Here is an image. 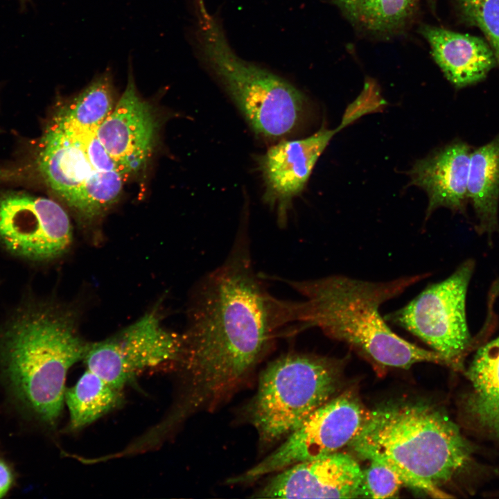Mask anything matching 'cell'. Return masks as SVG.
<instances>
[{
	"label": "cell",
	"instance_id": "6da1fadb",
	"mask_svg": "<svg viewBox=\"0 0 499 499\" xmlns=\"http://www.w3.org/2000/svg\"><path fill=\"white\" fill-rule=\"evenodd\" d=\"M292 322V301L267 292L243 229L226 260L202 279L194 295L180 361L188 380L186 405L211 410L226 401Z\"/></svg>",
	"mask_w": 499,
	"mask_h": 499
},
{
	"label": "cell",
	"instance_id": "7a4b0ae2",
	"mask_svg": "<svg viewBox=\"0 0 499 499\" xmlns=\"http://www.w3.org/2000/svg\"><path fill=\"white\" fill-rule=\"evenodd\" d=\"M430 274L369 281L333 274L303 281L283 280L305 300L294 301L299 327H316L378 365L408 369L419 362L444 363L441 357L396 334L381 316L386 301L428 278Z\"/></svg>",
	"mask_w": 499,
	"mask_h": 499
},
{
	"label": "cell",
	"instance_id": "3957f363",
	"mask_svg": "<svg viewBox=\"0 0 499 499\" xmlns=\"http://www.w3.org/2000/svg\"><path fill=\"white\" fill-rule=\"evenodd\" d=\"M72 313L59 305L24 303L0 327V371L17 402L39 421L54 426L62 411L70 368L89 344Z\"/></svg>",
	"mask_w": 499,
	"mask_h": 499
},
{
	"label": "cell",
	"instance_id": "277c9868",
	"mask_svg": "<svg viewBox=\"0 0 499 499\" xmlns=\"http://www.w3.org/2000/svg\"><path fill=\"white\" fill-rule=\"evenodd\" d=\"M360 457L392 468L403 484L432 498L466 466L471 448L458 427L429 405H392L368 412L349 444Z\"/></svg>",
	"mask_w": 499,
	"mask_h": 499
},
{
	"label": "cell",
	"instance_id": "5b68a950",
	"mask_svg": "<svg viewBox=\"0 0 499 499\" xmlns=\"http://www.w3.org/2000/svg\"><path fill=\"white\" fill-rule=\"evenodd\" d=\"M197 55L242 113L255 134L276 139L299 125L304 94L267 69L240 57L231 48L219 18L205 0H193Z\"/></svg>",
	"mask_w": 499,
	"mask_h": 499
},
{
	"label": "cell",
	"instance_id": "8992f818",
	"mask_svg": "<svg viewBox=\"0 0 499 499\" xmlns=\"http://www.w3.org/2000/svg\"><path fill=\"white\" fill-rule=\"evenodd\" d=\"M339 371L335 361L315 355L288 353L271 362L260 375L248 409L261 444L284 439L332 399Z\"/></svg>",
	"mask_w": 499,
	"mask_h": 499
},
{
	"label": "cell",
	"instance_id": "52a82bcc",
	"mask_svg": "<svg viewBox=\"0 0 499 499\" xmlns=\"http://www.w3.org/2000/svg\"><path fill=\"white\" fill-rule=\"evenodd\" d=\"M473 268V261H464L450 277L430 285L384 319L419 338L445 364L458 367L471 342L466 297Z\"/></svg>",
	"mask_w": 499,
	"mask_h": 499
},
{
	"label": "cell",
	"instance_id": "ba28073f",
	"mask_svg": "<svg viewBox=\"0 0 499 499\" xmlns=\"http://www.w3.org/2000/svg\"><path fill=\"white\" fill-rule=\"evenodd\" d=\"M367 414L351 391L333 397L315 410L275 450L227 482H253L295 464L338 452L355 438Z\"/></svg>",
	"mask_w": 499,
	"mask_h": 499
},
{
	"label": "cell",
	"instance_id": "9c48e42d",
	"mask_svg": "<svg viewBox=\"0 0 499 499\" xmlns=\"http://www.w3.org/2000/svg\"><path fill=\"white\" fill-rule=\"evenodd\" d=\"M182 351V336L166 329L151 312L112 337L89 344L83 360L87 369L122 390L146 369L180 362Z\"/></svg>",
	"mask_w": 499,
	"mask_h": 499
},
{
	"label": "cell",
	"instance_id": "30bf717a",
	"mask_svg": "<svg viewBox=\"0 0 499 499\" xmlns=\"http://www.w3.org/2000/svg\"><path fill=\"white\" fill-rule=\"evenodd\" d=\"M72 227L54 200L23 191L0 194V247L21 259L44 263L70 247Z\"/></svg>",
	"mask_w": 499,
	"mask_h": 499
},
{
	"label": "cell",
	"instance_id": "8fae6325",
	"mask_svg": "<svg viewBox=\"0 0 499 499\" xmlns=\"http://www.w3.org/2000/svg\"><path fill=\"white\" fill-rule=\"evenodd\" d=\"M363 114L358 106L351 103L336 129L321 128L304 139L282 140L259 157L257 162L265 186L263 200L276 211L280 227L287 224L294 198L304 189L317 159L331 138Z\"/></svg>",
	"mask_w": 499,
	"mask_h": 499
},
{
	"label": "cell",
	"instance_id": "7c38bea8",
	"mask_svg": "<svg viewBox=\"0 0 499 499\" xmlns=\"http://www.w3.org/2000/svg\"><path fill=\"white\" fill-rule=\"evenodd\" d=\"M363 472L350 455L335 452L287 467L252 496L259 498L362 497Z\"/></svg>",
	"mask_w": 499,
	"mask_h": 499
},
{
	"label": "cell",
	"instance_id": "4fadbf2b",
	"mask_svg": "<svg viewBox=\"0 0 499 499\" xmlns=\"http://www.w3.org/2000/svg\"><path fill=\"white\" fill-rule=\"evenodd\" d=\"M157 121L150 105L139 94L132 73L112 111L96 134L107 152L128 175L148 161L155 141Z\"/></svg>",
	"mask_w": 499,
	"mask_h": 499
},
{
	"label": "cell",
	"instance_id": "5bb4252c",
	"mask_svg": "<svg viewBox=\"0 0 499 499\" xmlns=\"http://www.w3.org/2000/svg\"><path fill=\"white\" fill-rule=\"evenodd\" d=\"M85 132L56 112L40 137L35 154L36 172L68 205L85 180L96 170L84 149Z\"/></svg>",
	"mask_w": 499,
	"mask_h": 499
},
{
	"label": "cell",
	"instance_id": "9a60e30c",
	"mask_svg": "<svg viewBox=\"0 0 499 499\" xmlns=\"http://www.w3.org/2000/svg\"><path fill=\"white\" fill-rule=\"evenodd\" d=\"M471 152L468 144L457 141L413 166L410 172L411 183L426 191L428 216L439 207L465 210Z\"/></svg>",
	"mask_w": 499,
	"mask_h": 499
},
{
	"label": "cell",
	"instance_id": "2e32d148",
	"mask_svg": "<svg viewBox=\"0 0 499 499\" xmlns=\"http://www.w3.org/2000/svg\"><path fill=\"white\" fill-rule=\"evenodd\" d=\"M420 33L446 79L456 88L483 80L497 64L490 45L478 36L423 25Z\"/></svg>",
	"mask_w": 499,
	"mask_h": 499
},
{
	"label": "cell",
	"instance_id": "e0dca14e",
	"mask_svg": "<svg viewBox=\"0 0 499 499\" xmlns=\"http://www.w3.org/2000/svg\"><path fill=\"white\" fill-rule=\"evenodd\" d=\"M468 200L474 209L482 233L498 228L499 134L471 154L467 184Z\"/></svg>",
	"mask_w": 499,
	"mask_h": 499
},
{
	"label": "cell",
	"instance_id": "ac0fdd59",
	"mask_svg": "<svg viewBox=\"0 0 499 499\" xmlns=\"http://www.w3.org/2000/svg\"><path fill=\"white\" fill-rule=\"evenodd\" d=\"M467 376L473 387L467 403L470 414L499 437V335L478 350Z\"/></svg>",
	"mask_w": 499,
	"mask_h": 499
},
{
	"label": "cell",
	"instance_id": "d6986e66",
	"mask_svg": "<svg viewBox=\"0 0 499 499\" xmlns=\"http://www.w3.org/2000/svg\"><path fill=\"white\" fill-rule=\"evenodd\" d=\"M332 1L353 26L381 38L404 33L418 10V0Z\"/></svg>",
	"mask_w": 499,
	"mask_h": 499
},
{
	"label": "cell",
	"instance_id": "ffe728a7",
	"mask_svg": "<svg viewBox=\"0 0 499 499\" xmlns=\"http://www.w3.org/2000/svg\"><path fill=\"white\" fill-rule=\"evenodd\" d=\"M121 392L87 369L64 393L69 412V428H84L114 409L121 399Z\"/></svg>",
	"mask_w": 499,
	"mask_h": 499
},
{
	"label": "cell",
	"instance_id": "44dd1931",
	"mask_svg": "<svg viewBox=\"0 0 499 499\" xmlns=\"http://www.w3.org/2000/svg\"><path fill=\"white\" fill-rule=\"evenodd\" d=\"M114 89L110 72L94 78L58 112L73 126L97 131L114 107Z\"/></svg>",
	"mask_w": 499,
	"mask_h": 499
},
{
	"label": "cell",
	"instance_id": "7402d4cb",
	"mask_svg": "<svg viewBox=\"0 0 499 499\" xmlns=\"http://www.w3.org/2000/svg\"><path fill=\"white\" fill-rule=\"evenodd\" d=\"M125 175L120 171H94L80 186L69 204L84 218L99 216L116 202Z\"/></svg>",
	"mask_w": 499,
	"mask_h": 499
},
{
	"label": "cell",
	"instance_id": "603a6c76",
	"mask_svg": "<svg viewBox=\"0 0 499 499\" xmlns=\"http://www.w3.org/2000/svg\"><path fill=\"white\" fill-rule=\"evenodd\" d=\"M462 8L483 32L499 65V0H468Z\"/></svg>",
	"mask_w": 499,
	"mask_h": 499
},
{
	"label": "cell",
	"instance_id": "cb8c5ba5",
	"mask_svg": "<svg viewBox=\"0 0 499 499\" xmlns=\"http://www.w3.org/2000/svg\"><path fill=\"white\" fill-rule=\"evenodd\" d=\"M363 472L362 497L372 498H393L403 482L398 474L389 466L377 460Z\"/></svg>",
	"mask_w": 499,
	"mask_h": 499
},
{
	"label": "cell",
	"instance_id": "d4e9b609",
	"mask_svg": "<svg viewBox=\"0 0 499 499\" xmlns=\"http://www.w3.org/2000/svg\"><path fill=\"white\" fill-rule=\"evenodd\" d=\"M82 141L87 158L95 170L100 171L118 170L126 176L100 141L96 131L85 132Z\"/></svg>",
	"mask_w": 499,
	"mask_h": 499
},
{
	"label": "cell",
	"instance_id": "484cf974",
	"mask_svg": "<svg viewBox=\"0 0 499 499\" xmlns=\"http://www.w3.org/2000/svg\"><path fill=\"white\" fill-rule=\"evenodd\" d=\"M13 482V474L10 466L0 457V498L4 497L10 489Z\"/></svg>",
	"mask_w": 499,
	"mask_h": 499
},
{
	"label": "cell",
	"instance_id": "4316f807",
	"mask_svg": "<svg viewBox=\"0 0 499 499\" xmlns=\"http://www.w3.org/2000/svg\"><path fill=\"white\" fill-rule=\"evenodd\" d=\"M467 1H468V0H460L462 6H463Z\"/></svg>",
	"mask_w": 499,
	"mask_h": 499
},
{
	"label": "cell",
	"instance_id": "83f0119b",
	"mask_svg": "<svg viewBox=\"0 0 499 499\" xmlns=\"http://www.w3.org/2000/svg\"><path fill=\"white\" fill-rule=\"evenodd\" d=\"M21 5H24L29 0H19Z\"/></svg>",
	"mask_w": 499,
	"mask_h": 499
}]
</instances>
